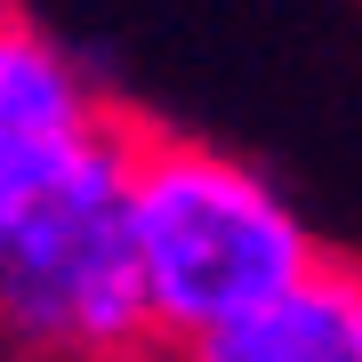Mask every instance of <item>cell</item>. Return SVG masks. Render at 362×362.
<instances>
[{"label":"cell","instance_id":"cell-4","mask_svg":"<svg viewBox=\"0 0 362 362\" xmlns=\"http://www.w3.org/2000/svg\"><path fill=\"white\" fill-rule=\"evenodd\" d=\"M177 362H362V274L322 258L258 314L177 346Z\"/></svg>","mask_w":362,"mask_h":362},{"label":"cell","instance_id":"cell-1","mask_svg":"<svg viewBox=\"0 0 362 362\" xmlns=\"http://www.w3.org/2000/svg\"><path fill=\"white\" fill-rule=\"evenodd\" d=\"M129 258L145 298V338H194L258 314L298 274L322 266L306 218L250 161L185 137H137L129 161Z\"/></svg>","mask_w":362,"mask_h":362},{"label":"cell","instance_id":"cell-2","mask_svg":"<svg viewBox=\"0 0 362 362\" xmlns=\"http://www.w3.org/2000/svg\"><path fill=\"white\" fill-rule=\"evenodd\" d=\"M137 129H113L65 185L0 226V330L25 354L121 362L145 346V298L129 258Z\"/></svg>","mask_w":362,"mask_h":362},{"label":"cell","instance_id":"cell-3","mask_svg":"<svg viewBox=\"0 0 362 362\" xmlns=\"http://www.w3.org/2000/svg\"><path fill=\"white\" fill-rule=\"evenodd\" d=\"M113 129L121 121L105 113L65 40L0 8V226L33 209L49 185H65Z\"/></svg>","mask_w":362,"mask_h":362}]
</instances>
